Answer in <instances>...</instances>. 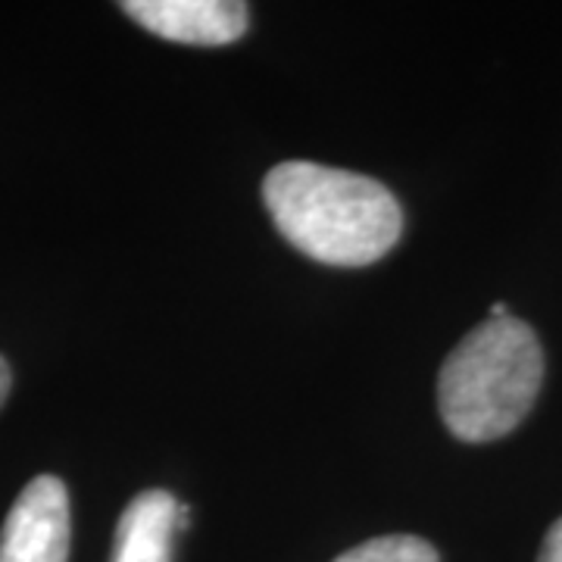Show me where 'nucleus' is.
Listing matches in <instances>:
<instances>
[{
	"label": "nucleus",
	"mask_w": 562,
	"mask_h": 562,
	"mask_svg": "<svg viewBox=\"0 0 562 562\" xmlns=\"http://www.w3.org/2000/svg\"><path fill=\"white\" fill-rule=\"evenodd\" d=\"M262 201L284 241L325 266H369L401 241V203L360 172L279 162L262 181Z\"/></svg>",
	"instance_id": "1"
},
{
	"label": "nucleus",
	"mask_w": 562,
	"mask_h": 562,
	"mask_svg": "<svg viewBox=\"0 0 562 562\" xmlns=\"http://www.w3.org/2000/svg\"><path fill=\"white\" fill-rule=\"evenodd\" d=\"M541 384L543 350L535 328L516 316H487L443 360L441 419L465 443L497 441L522 425Z\"/></svg>",
	"instance_id": "2"
},
{
	"label": "nucleus",
	"mask_w": 562,
	"mask_h": 562,
	"mask_svg": "<svg viewBox=\"0 0 562 562\" xmlns=\"http://www.w3.org/2000/svg\"><path fill=\"white\" fill-rule=\"evenodd\" d=\"M69 560V494L54 475L22 487L0 531V562Z\"/></svg>",
	"instance_id": "3"
},
{
	"label": "nucleus",
	"mask_w": 562,
	"mask_h": 562,
	"mask_svg": "<svg viewBox=\"0 0 562 562\" xmlns=\"http://www.w3.org/2000/svg\"><path fill=\"white\" fill-rule=\"evenodd\" d=\"M122 13L147 32L176 44L222 47L247 32V7L238 0H125Z\"/></svg>",
	"instance_id": "4"
},
{
	"label": "nucleus",
	"mask_w": 562,
	"mask_h": 562,
	"mask_svg": "<svg viewBox=\"0 0 562 562\" xmlns=\"http://www.w3.org/2000/svg\"><path fill=\"white\" fill-rule=\"evenodd\" d=\"M179 519V501L169 491H144L125 506L116 525V543L110 562H169L172 535Z\"/></svg>",
	"instance_id": "5"
},
{
	"label": "nucleus",
	"mask_w": 562,
	"mask_h": 562,
	"mask_svg": "<svg viewBox=\"0 0 562 562\" xmlns=\"http://www.w3.org/2000/svg\"><path fill=\"white\" fill-rule=\"evenodd\" d=\"M335 562H441L438 550L413 535H384L341 553Z\"/></svg>",
	"instance_id": "6"
},
{
	"label": "nucleus",
	"mask_w": 562,
	"mask_h": 562,
	"mask_svg": "<svg viewBox=\"0 0 562 562\" xmlns=\"http://www.w3.org/2000/svg\"><path fill=\"white\" fill-rule=\"evenodd\" d=\"M538 562H562V516L557 519V525L547 531V538H543L541 547V557Z\"/></svg>",
	"instance_id": "7"
},
{
	"label": "nucleus",
	"mask_w": 562,
	"mask_h": 562,
	"mask_svg": "<svg viewBox=\"0 0 562 562\" xmlns=\"http://www.w3.org/2000/svg\"><path fill=\"white\" fill-rule=\"evenodd\" d=\"M10 384H13V375H10V366L7 360L0 357V406L7 401V394H10Z\"/></svg>",
	"instance_id": "8"
}]
</instances>
